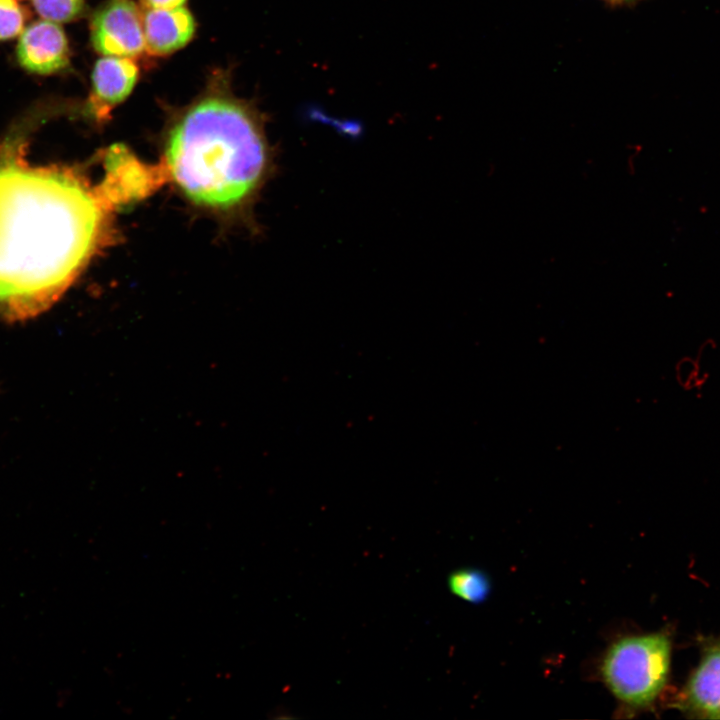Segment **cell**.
Wrapping results in <instances>:
<instances>
[{"label":"cell","mask_w":720,"mask_h":720,"mask_svg":"<svg viewBox=\"0 0 720 720\" xmlns=\"http://www.w3.org/2000/svg\"><path fill=\"white\" fill-rule=\"evenodd\" d=\"M29 117L0 138V320L49 309L111 238L104 192L76 168L27 159Z\"/></svg>","instance_id":"1"},{"label":"cell","mask_w":720,"mask_h":720,"mask_svg":"<svg viewBox=\"0 0 720 720\" xmlns=\"http://www.w3.org/2000/svg\"><path fill=\"white\" fill-rule=\"evenodd\" d=\"M167 168L193 202L229 209L249 201L271 169V150L257 112L240 101L207 96L174 124Z\"/></svg>","instance_id":"2"},{"label":"cell","mask_w":720,"mask_h":720,"mask_svg":"<svg viewBox=\"0 0 720 720\" xmlns=\"http://www.w3.org/2000/svg\"><path fill=\"white\" fill-rule=\"evenodd\" d=\"M670 659V640L663 633L622 637L606 650L601 678L621 703L647 707L666 685Z\"/></svg>","instance_id":"3"},{"label":"cell","mask_w":720,"mask_h":720,"mask_svg":"<svg viewBox=\"0 0 720 720\" xmlns=\"http://www.w3.org/2000/svg\"><path fill=\"white\" fill-rule=\"evenodd\" d=\"M91 40L104 56L134 57L146 48L141 13L132 0H110L94 15Z\"/></svg>","instance_id":"4"},{"label":"cell","mask_w":720,"mask_h":720,"mask_svg":"<svg viewBox=\"0 0 720 720\" xmlns=\"http://www.w3.org/2000/svg\"><path fill=\"white\" fill-rule=\"evenodd\" d=\"M19 64L31 73L48 75L69 64V45L62 27L49 20H38L20 34L16 49Z\"/></svg>","instance_id":"5"},{"label":"cell","mask_w":720,"mask_h":720,"mask_svg":"<svg viewBox=\"0 0 720 720\" xmlns=\"http://www.w3.org/2000/svg\"><path fill=\"white\" fill-rule=\"evenodd\" d=\"M678 704L694 716L720 719V646L705 651Z\"/></svg>","instance_id":"6"},{"label":"cell","mask_w":720,"mask_h":720,"mask_svg":"<svg viewBox=\"0 0 720 720\" xmlns=\"http://www.w3.org/2000/svg\"><path fill=\"white\" fill-rule=\"evenodd\" d=\"M146 48L153 54H169L192 38L195 22L184 7L172 9H149L144 18Z\"/></svg>","instance_id":"7"},{"label":"cell","mask_w":720,"mask_h":720,"mask_svg":"<svg viewBox=\"0 0 720 720\" xmlns=\"http://www.w3.org/2000/svg\"><path fill=\"white\" fill-rule=\"evenodd\" d=\"M138 78L137 65L127 57L106 56L99 59L93 69L92 85L94 110L112 107L125 100Z\"/></svg>","instance_id":"8"},{"label":"cell","mask_w":720,"mask_h":720,"mask_svg":"<svg viewBox=\"0 0 720 720\" xmlns=\"http://www.w3.org/2000/svg\"><path fill=\"white\" fill-rule=\"evenodd\" d=\"M448 586L454 595L471 603L484 601L490 592L487 575L472 568L459 569L451 573Z\"/></svg>","instance_id":"9"},{"label":"cell","mask_w":720,"mask_h":720,"mask_svg":"<svg viewBox=\"0 0 720 720\" xmlns=\"http://www.w3.org/2000/svg\"><path fill=\"white\" fill-rule=\"evenodd\" d=\"M37 13L56 23L70 22L84 10V0H32Z\"/></svg>","instance_id":"10"},{"label":"cell","mask_w":720,"mask_h":720,"mask_svg":"<svg viewBox=\"0 0 720 720\" xmlns=\"http://www.w3.org/2000/svg\"><path fill=\"white\" fill-rule=\"evenodd\" d=\"M26 19V11L18 0H0V41L20 35Z\"/></svg>","instance_id":"11"},{"label":"cell","mask_w":720,"mask_h":720,"mask_svg":"<svg viewBox=\"0 0 720 720\" xmlns=\"http://www.w3.org/2000/svg\"><path fill=\"white\" fill-rule=\"evenodd\" d=\"M150 9H172L181 7L186 0H144Z\"/></svg>","instance_id":"12"},{"label":"cell","mask_w":720,"mask_h":720,"mask_svg":"<svg viewBox=\"0 0 720 720\" xmlns=\"http://www.w3.org/2000/svg\"><path fill=\"white\" fill-rule=\"evenodd\" d=\"M612 1H627V0H612Z\"/></svg>","instance_id":"13"}]
</instances>
